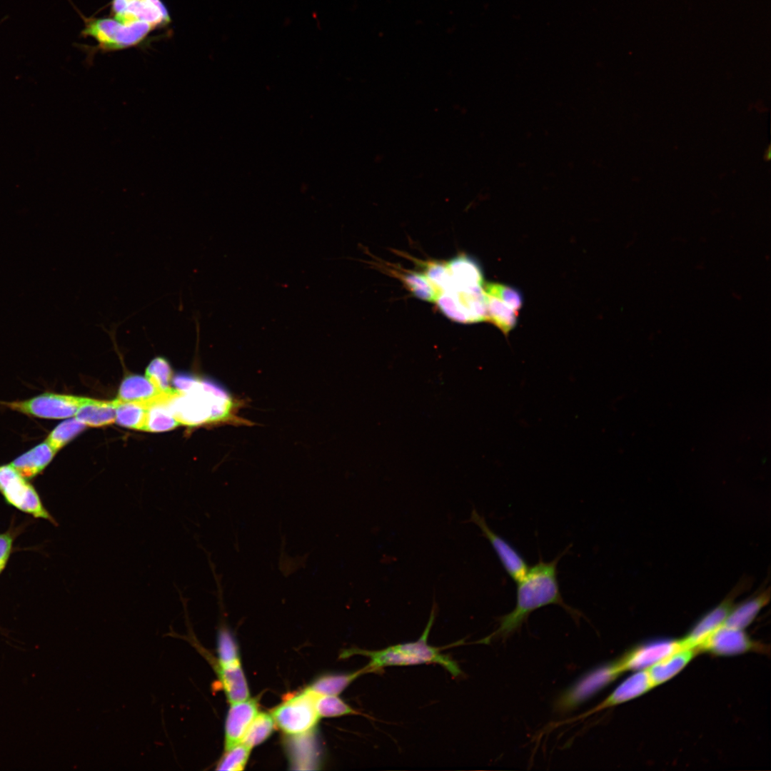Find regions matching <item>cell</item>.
Here are the masks:
<instances>
[{
    "label": "cell",
    "mask_w": 771,
    "mask_h": 771,
    "mask_svg": "<svg viewBox=\"0 0 771 771\" xmlns=\"http://www.w3.org/2000/svg\"><path fill=\"white\" fill-rule=\"evenodd\" d=\"M623 672L616 660L593 670L568 688L558 701L560 710L575 707L614 681Z\"/></svg>",
    "instance_id": "cell-8"
},
{
    "label": "cell",
    "mask_w": 771,
    "mask_h": 771,
    "mask_svg": "<svg viewBox=\"0 0 771 771\" xmlns=\"http://www.w3.org/2000/svg\"><path fill=\"white\" fill-rule=\"evenodd\" d=\"M315 704L320 717H338L358 714L337 695H318Z\"/></svg>",
    "instance_id": "cell-32"
},
{
    "label": "cell",
    "mask_w": 771,
    "mask_h": 771,
    "mask_svg": "<svg viewBox=\"0 0 771 771\" xmlns=\"http://www.w3.org/2000/svg\"><path fill=\"white\" fill-rule=\"evenodd\" d=\"M56 453L44 441L16 458L10 465L25 479H31L49 465Z\"/></svg>",
    "instance_id": "cell-18"
},
{
    "label": "cell",
    "mask_w": 771,
    "mask_h": 771,
    "mask_svg": "<svg viewBox=\"0 0 771 771\" xmlns=\"http://www.w3.org/2000/svg\"><path fill=\"white\" fill-rule=\"evenodd\" d=\"M218 672L223 690L231 703L248 699L249 690L240 661L228 665H219Z\"/></svg>",
    "instance_id": "cell-21"
},
{
    "label": "cell",
    "mask_w": 771,
    "mask_h": 771,
    "mask_svg": "<svg viewBox=\"0 0 771 771\" xmlns=\"http://www.w3.org/2000/svg\"><path fill=\"white\" fill-rule=\"evenodd\" d=\"M318 695L307 688L287 698L272 712L275 723L288 735H301L311 730L320 717L315 704Z\"/></svg>",
    "instance_id": "cell-5"
},
{
    "label": "cell",
    "mask_w": 771,
    "mask_h": 771,
    "mask_svg": "<svg viewBox=\"0 0 771 771\" xmlns=\"http://www.w3.org/2000/svg\"><path fill=\"white\" fill-rule=\"evenodd\" d=\"M732 607L729 602H725L706 613L682 639L683 646L696 649L705 639L725 624Z\"/></svg>",
    "instance_id": "cell-16"
},
{
    "label": "cell",
    "mask_w": 771,
    "mask_h": 771,
    "mask_svg": "<svg viewBox=\"0 0 771 771\" xmlns=\"http://www.w3.org/2000/svg\"><path fill=\"white\" fill-rule=\"evenodd\" d=\"M116 401L99 400L83 398L75 418L86 425L100 427L116 420Z\"/></svg>",
    "instance_id": "cell-17"
},
{
    "label": "cell",
    "mask_w": 771,
    "mask_h": 771,
    "mask_svg": "<svg viewBox=\"0 0 771 771\" xmlns=\"http://www.w3.org/2000/svg\"><path fill=\"white\" fill-rule=\"evenodd\" d=\"M111 9L113 17L125 24L143 21L158 27L171 21L161 0H112Z\"/></svg>",
    "instance_id": "cell-9"
},
{
    "label": "cell",
    "mask_w": 771,
    "mask_h": 771,
    "mask_svg": "<svg viewBox=\"0 0 771 771\" xmlns=\"http://www.w3.org/2000/svg\"><path fill=\"white\" fill-rule=\"evenodd\" d=\"M173 393H162L158 397L147 403L146 431H167L175 428L180 424L167 403L168 397Z\"/></svg>",
    "instance_id": "cell-20"
},
{
    "label": "cell",
    "mask_w": 771,
    "mask_h": 771,
    "mask_svg": "<svg viewBox=\"0 0 771 771\" xmlns=\"http://www.w3.org/2000/svg\"><path fill=\"white\" fill-rule=\"evenodd\" d=\"M161 394L146 378L132 376L122 381L117 399L124 402L148 403Z\"/></svg>",
    "instance_id": "cell-22"
},
{
    "label": "cell",
    "mask_w": 771,
    "mask_h": 771,
    "mask_svg": "<svg viewBox=\"0 0 771 771\" xmlns=\"http://www.w3.org/2000/svg\"><path fill=\"white\" fill-rule=\"evenodd\" d=\"M652 687H654L647 670L635 671L623 681L605 700L579 717H586L605 708L631 700L645 694Z\"/></svg>",
    "instance_id": "cell-14"
},
{
    "label": "cell",
    "mask_w": 771,
    "mask_h": 771,
    "mask_svg": "<svg viewBox=\"0 0 771 771\" xmlns=\"http://www.w3.org/2000/svg\"><path fill=\"white\" fill-rule=\"evenodd\" d=\"M455 288L483 286L484 278L480 264L472 257L458 255L447 263Z\"/></svg>",
    "instance_id": "cell-19"
},
{
    "label": "cell",
    "mask_w": 771,
    "mask_h": 771,
    "mask_svg": "<svg viewBox=\"0 0 771 771\" xmlns=\"http://www.w3.org/2000/svg\"><path fill=\"white\" fill-rule=\"evenodd\" d=\"M469 521L481 530L508 575L516 583L522 580L529 569L522 555L508 541L491 530L485 518L475 509H473Z\"/></svg>",
    "instance_id": "cell-11"
},
{
    "label": "cell",
    "mask_w": 771,
    "mask_h": 771,
    "mask_svg": "<svg viewBox=\"0 0 771 771\" xmlns=\"http://www.w3.org/2000/svg\"><path fill=\"white\" fill-rule=\"evenodd\" d=\"M274 724L271 715L266 712L257 713L241 742L251 749L261 744L271 735Z\"/></svg>",
    "instance_id": "cell-28"
},
{
    "label": "cell",
    "mask_w": 771,
    "mask_h": 771,
    "mask_svg": "<svg viewBox=\"0 0 771 771\" xmlns=\"http://www.w3.org/2000/svg\"><path fill=\"white\" fill-rule=\"evenodd\" d=\"M86 427L84 423L76 418L65 420L49 433L45 441L57 452L81 433Z\"/></svg>",
    "instance_id": "cell-29"
},
{
    "label": "cell",
    "mask_w": 771,
    "mask_h": 771,
    "mask_svg": "<svg viewBox=\"0 0 771 771\" xmlns=\"http://www.w3.org/2000/svg\"><path fill=\"white\" fill-rule=\"evenodd\" d=\"M251 748L240 742L226 750V753L218 763L216 770L239 771L243 770L248 761Z\"/></svg>",
    "instance_id": "cell-34"
},
{
    "label": "cell",
    "mask_w": 771,
    "mask_h": 771,
    "mask_svg": "<svg viewBox=\"0 0 771 771\" xmlns=\"http://www.w3.org/2000/svg\"><path fill=\"white\" fill-rule=\"evenodd\" d=\"M82 397L46 393L31 398L1 402L7 408L41 418L61 419L75 415Z\"/></svg>",
    "instance_id": "cell-7"
},
{
    "label": "cell",
    "mask_w": 771,
    "mask_h": 771,
    "mask_svg": "<svg viewBox=\"0 0 771 771\" xmlns=\"http://www.w3.org/2000/svg\"><path fill=\"white\" fill-rule=\"evenodd\" d=\"M13 539L10 533L0 534V574L4 569L11 554Z\"/></svg>",
    "instance_id": "cell-37"
},
{
    "label": "cell",
    "mask_w": 771,
    "mask_h": 771,
    "mask_svg": "<svg viewBox=\"0 0 771 771\" xmlns=\"http://www.w3.org/2000/svg\"><path fill=\"white\" fill-rule=\"evenodd\" d=\"M115 422L128 428L145 430L147 403L124 402L115 399Z\"/></svg>",
    "instance_id": "cell-25"
},
{
    "label": "cell",
    "mask_w": 771,
    "mask_h": 771,
    "mask_svg": "<svg viewBox=\"0 0 771 771\" xmlns=\"http://www.w3.org/2000/svg\"><path fill=\"white\" fill-rule=\"evenodd\" d=\"M219 665H228L240 661L237 645L229 630L222 627L218 635Z\"/></svg>",
    "instance_id": "cell-35"
},
{
    "label": "cell",
    "mask_w": 771,
    "mask_h": 771,
    "mask_svg": "<svg viewBox=\"0 0 771 771\" xmlns=\"http://www.w3.org/2000/svg\"><path fill=\"white\" fill-rule=\"evenodd\" d=\"M146 377L162 393L174 391L171 387V368L168 361L158 357L151 361L146 370Z\"/></svg>",
    "instance_id": "cell-30"
},
{
    "label": "cell",
    "mask_w": 771,
    "mask_h": 771,
    "mask_svg": "<svg viewBox=\"0 0 771 771\" xmlns=\"http://www.w3.org/2000/svg\"><path fill=\"white\" fill-rule=\"evenodd\" d=\"M483 290L518 313L523 304L522 293L514 287L495 282L484 283Z\"/></svg>",
    "instance_id": "cell-33"
},
{
    "label": "cell",
    "mask_w": 771,
    "mask_h": 771,
    "mask_svg": "<svg viewBox=\"0 0 771 771\" xmlns=\"http://www.w3.org/2000/svg\"><path fill=\"white\" fill-rule=\"evenodd\" d=\"M682 647H684L682 640H654L633 647L616 662L622 672L647 670Z\"/></svg>",
    "instance_id": "cell-12"
},
{
    "label": "cell",
    "mask_w": 771,
    "mask_h": 771,
    "mask_svg": "<svg viewBox=\"0 0 771 771\" xmlns=\"http://www.w3.org/2000/svg\"><path fill=\"white\" fill-rule=\"evenodd\" d=\"M167 403L180 424L251 425L250 421L238 415L240 401L221 385L211 380L198 378L188 390L183 393L176 390L168 397Z\"/></svg>",
    "instance_id": "cell-1"
},
{
    "label": "cell",
    "mask_w": 771,
    "mask_h": 771,
    "mask_svg": "<svg viewBox=\"0 0 771 771\" xmlns=\"http://www.w3.org/2000/svg\"><path fill=\"white\" fill-rule=\"evenodd\" d=\"M257 713L258 706L255 700L247 699L231 703L225 724L226 750L241 742Z\"/></svg>",
    "instance_id": "cell-13"
},
{
    "label": "cell",
    "mask_w": 771,
    "mask_h": 771,
    "mask_svg": "<svg viewBox=\"0 0 771 771\" xmlns=\"http://www.w3.org/2000/svg\"><path fill=\"white\" fill-rule=\"evenodd\" d=\"M767 600L765 594H762L746 600L736 607L732 606L725 625L744 630L752 623L760 610L765 605Z\"/></svg>",
    "instance_id": "cell-24"
},
{
    "label": "cell",
    "mask_w": 771,
    "mask_h": 771,
    "mask_svg": "<svg viewBox=\"0 0 771 771\" xmlns=\"http://www.w3.org/2000/svg\"><path fill=\"white\" fill-rule=\"evenodd\" d=\"M84 22L81 34L95 39L98 48L104 51L136 46L156 28L143 21L125 24L114 18L84 19Z\"/></svg>",
    "instance_id": "cell-4"
},
{
    "label": "cell",
    "mask_w": 771,
    "mask_h": 771,
    "mask_svg": "<svg viewBox=\"0 0 771 771\" xmlns=\"http://www.w3.org/2000/svg\"><path fill=\"white\" fill-rule=\"evenodd\" d=\"M435 614L436 604L434 602L427 625L416 641L392 645L378 650L351 648L343 651V656L348 657L360 655L368 657L370 661L367 666L371 672H378L386 666L436 663L445 667L452 675L459 676L462 671L458 663L448 655L442 654L439 647L428 643Z\"/></svg>",
    "instance_id": "cell-3"
},
{
    "label": "cell",
    "mask_w": 771,
    "mask_h": 771,
    "mask_svg": "<svg viewBox=\"0 0 771 771\" xmlns=\"http://www.w3.org/2000/svg\"><path fill=\"white\" fill-rule=\"evenodd\" d=\"M763 646L752 640L744 630L725 624L705 639L697 647L698 652H707L718 656H732L750 651L764 650Z\"/></svg>",
    "instance_id": "cell-10"
},
{
    "label": "cell",
    "mask_w": 771,
    "mask_h": 771,
    "mask_svg": "<svg viewBox=\"0 0 771 771\" xmlns=\"http://www.w3.org/2000/svg\"><path fill=\"white\" fill-rule=\"evenodd\" d=\"M697 651L692 647H682L665 657L648 669L653 687L660 685L678 674L695 656Z\"/></svg>",
    "instance_id": "cell-15"
},
{
    "label": "cell",
    "mask_w": 771,
    "mask_h": 771,
    "mask_svg": "<svg viewBox=\"0 0 771 771\" xmlns=\"http://www.w3.org/2000/svg\"><path fill=\"white\" fill-rule=\"evenodd\" d=\"M198 378L186 374H180L171 379L173 389L179 393L188 390L196 382Z\"/></svg>",
    "instance_id": "cell-38"
},
{
    "label": "cell",
    "mask_w": 771,
    "mask_h": 771,
    "mask_svg": "<svg viewBox=\"0 0 771 771\" xmlns=\"http://www.w3.org/2000/svg\"><path fill=\"white\" fill-rule=\"evenodd\" d=\"M0 492L11 505L35 518L56 524L33 486L11 465H0Z\"/></svg>",
    "instance_id": "cell-6"
},
{
    "label": "cell",
    "mask_w": 771,
    "mask_h": 771,
    "mask_svg": "<svg viewBox=\"0 0 771 771\" xmlns=\"http://www.w3.org/2000/svg\"><path fill=\"white\" fill-rule=\"evenodd\" d=\"M423 269L425 276L439 293L455 290L447 263L428 261L423 263Z\"/></svg>",
    "instance_id": "cell-31"
},
{
    "label": "cell",
    "mask_w": 771,
    "mask_h": 771,
    "mask_svg": "<svg viewBox=\"0 0 771 771\" xmlns=\"http://www.w3.org/2000/svg\"><path fill=\"white\" fill-rule=\"evenodd\" d=\"M371 672L367 666L351 673L320 677L308 688L318 695H338L361 675Z\"/></svg>",
    "instance_id": "cell-23"
},
{
    "label": "cell",
    "mask_w": 771,
    "mask_h": 771,
    "mask_svg": "<svg viewBox=\"0 0 771 771\" xmlns=\"http://www.w3.org/2000/svg\"><path fill=\"white\" fill-rule=\"evenodd\" d=\"M406 288L416 298L435 302L439 293L424 273L410 271L398 274Z\"/></svg>",
    "instance_id": "cell-27"
},
{
    "label": "cell",
    "mask_w": 771,
    "mask_h": 771,
    "mask_svg": "<svg viewBox=\"0 0 771 771\" xmlns=\"http://www.w3.org/2000/svg\"><path fill=\"white\" fill-rule=\"evenodd\" d=\"M563 554L550 562L540 560L529 568L525 577L517 583L514 609L500 618L498 629L488 638L508 635L518 629L532 612L548 605H558L574 618H579L580 613L565 603L560 590L557 567Z\"/></svg>",
    "instance_id": "cell-2"
},
{
    "label": "cell",
    "mask_w": 771,
    "mask_h": 771,
    "mask_svg": "<svg viewBox=\"0 0 771 771\" xmlns=\"http://www.w3.org/2000/svg\"><path fill=\"white\" fill-rule=\"evenodd\" d=\"M488 321L507 336L516 326L518 312L498 298L486 294Z\"/></svg>",
    "instance_id": "cell-26"
},
{
    "label": "cell",
    "mask_w": 771,
    "mask_h": 771,
    "mask_svg": "<svg viewBox=\"0 0 771 771\" xmlns=\"http://www.w3.org/2000/svg\"><path fill=\"white\" fill-rule=\"evenodd\" d=\"M435 302L440 311L449 319L460 323H468L453 291L439 293Z\"/></svg>",
    "instance_id": "cell-36"
}]
</instances>
